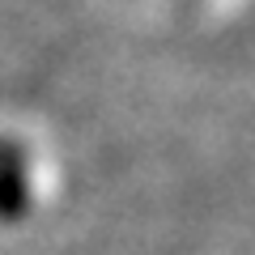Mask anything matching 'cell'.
<instances>
[{
  "instance_id": "6da1fadb",
  "label": "cell",
  "mask_w": 255,
  "mask_h": 255,
  "mask_svg": "<svg viewBox=\"0 0 255 255\" xmlns=\"http://www.w3.org/2000/svg\"><path fill=\"white\" fill-rule=\"evenodd\" d=\"M30 204V187H26V166L21 153H9L0 162V217H21Z\"/></svg>"
}]
</instances>
